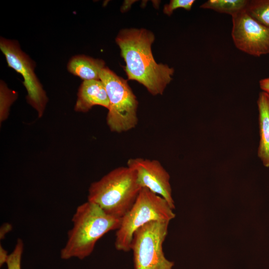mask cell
Returning a JSON list of instances; mask_svg holds the SVG:
<instances>
[{"mask_svg":"<svg viewBox=\"0 0 269 269\" xmlns=\"http://www.w3.org/2000/svg\"><path fill=\"white\" fill-rule=\"evenodd\" d=\"M154 39L152 32L143 28L122 29L116 38L128 79L140 83L153 96L162 95L174 72L155 61L151 48Z\"/></svg>","mask_w":269,"mask_h":269,"instance_id":"cell-1","label":"cell"},{"mask_svg":"<svg viewBox=\"0 0 269 269\" xmlns=\"http://www.w3.org/2000/svg\"><path fill=\"white\" fill-rule=\"evenodd\" d=\"M122 218L110 215L97 205L87 201L78 206L72 218L65 245L60 252L62 259L83 260L93 251L97 241L106 233L118 230Z\"/></svg>","mask_w":269,"mask_h":269,"instance_id":"cell-2","label":"cell"},{"mask_svg":"<svg viewBox=\"0 0 269 269\" xmlns=\"http://www.w3.org/2000/svg\"><path fill=\"white\" fill-rule=\"evenodd\" d=\"M141 189L134 171L128 166H120L91 184L88 201L107 214L122 218L134 203Z\"/></svg>","mask_w":269,"mask_h":269,"instance_id":"cell-3","label":"cell"},{"mask_svg":"<svg viewBox=\"0 0 269 269\" xmlns=\"http://www.w3.org/2000/svg\"><path fill=\"white\" fill-rule=\"evenodd\" d=\"M168 202L161 196L146 188H141L130 210L122 218L116 233L115 246L118 251L128 252L134 233L153 221L170 222L175 217Z\"/></svg>","mask_w":269,"mask_h":269,"instance_id":"cell-4","label":"cell"},{"mask_svg":"<svg viewBox=\"0 0 269 269\" xmlns=\"http://www.w3.org/2000/svg\"><path fill=\"white\" fill-rule=\"evenodd\" d=\"M109 100L107 123L110 130L121 133L134 128L138 123V101L127 81L107 67L100 73Z\"/></svg>","mask_w":269,"mask_h":269,"instance_id":"cell-5","label":"cell"},{"mask_svg":"<svg viewBox=\"0 0 269 269\" xmlns=\"http://www.w3.org/2000/svg\"><path fill=\"white\" fill-rule=\"evenodd\" d=\"M169 223L153 221L135 231L131 245L134 269H172L174 263L165 258L162 249Z\"/></svg>","mask_w":269,"mask_h":269,"instance_id":"cell-6","label":"cell"},{"mask_svg":"<svg viewBox=\"0 0 269 269\" xmlns=\"http://www.w3.org/2000/svg\"><path fill=\"white\" fill-rule=\"evenodd\" d=\"M0 48L9 67L20 73L28 93L30 104L39 114L42 113L47 98L42 85L34 72V62L20 49L18 42L1 38Z\"/></svg>","mask_w":269,"mask_h":269,"instance_id":"cell-7","label":"cell"},{"mask_svg":"<svg viewBox=\"0 0 269 269\" xmlns=\"http://www.w3.org/2000/svg\"><path fill=\"white\" fill-rule=\"evenodd\" d=\"M232 18L231 35L238 49L257 57L269 54V28L252 17L246 10Z\"/></svg>","mask_w":269,"mask_h":269,"instance_id":"cell-8","label":"cell"},{"mask_svg":"<svg viewBox=\"0 0 269 269\" xmlns=\"http://www.w3.org/2000/svg\"><path fill=\"white\" fill-rule=\"evenodd\" d=\"M127 166L134 171L137 182L141 188L161 196L172 209L174 208L170 176L158 160L132 158L128 160Z\"/></svg>","mask_w":269,"mask_h":269,"instance_id":"cell-9","label":"cell"},{"mask_svg":"<svg viewBox=\"0 0 269 269\" xmlns=\"http://www.w3.org/2000/svg\"><path fill=\"white\" fill-rule=\"evenodd\" d=\"M98 105L107 109L109 107V100L104 84L100 80L84 81L79 88L75 110L87 112L93 106Z\"/></svg>","mask_w":269,"mask_h":269,"instance_id":"cell-10","label":"cell"},{"mask_svg":"<svg viewBox=\"0 0 269 269\" xmlns=\"http://www.w3.org/2000/svg\"><path fill=\"white\" fill-rule=\"evenodd\" d=\"M257 104L260 137L258 155L264 165L269 167V94L260 92Z\"/></svg>","mask_w":269,"mask_h":269,"instance_id":"cell-11","label":"cell"},{"mask_svg":"<svg viewBox=\"0 0 269 269\" xmlns=\"http://www.w3.org/2000/svg\"><path fill=\"white\" fill-rule=\"evenodd\" d=\"M105 67V62L84 55L73 57L67 65L68 71L84 81L100 80V73Z\"/></svg>","mask_w":269,"mask_h":269,"instance_id":"cell-12","label":"cell"},{"mask_svg":"<svg viewBox=\"0 0 269 269\" xmlns=\"http://www.w3.org/2000/svg\"><path fill=\"white\" fill-rule=\"evenodd\" d=\"M248 3V0H208L201 5L200 7L233 16L246 10Z\"/></svg>","mask_w":269,"mask_h":269,"instance_id":"cell-13","label":"cell"},{"mask_svg":"<svg viewBox=\"0 0 269 269\" xmlns=\"http://www.w3.org/2000/svg\"><path fill=\"white\" fill-rule=\"evenodd\" d=\"M246 12L258 22L269 28V0H251Z\"/></svg>","mask_w":269,"mask_h":269,"instance_id":"cell-14","label":"cell"},{"mask_svg":"<svg viewBox=\"0 0 269 269\" xmlns=\"http://www.w3.org/2000/svg\"><path fill=\"white\" fill-rule=\"evenodd\" d=\"M23 243L18 239L12 252L9 255L6 264L7 269H21V262L23 251Z\"/></svg>","mask_w":269,"mask_h":269,"instance_id":"cell-15","label":"cell"},{"mask_svg":"<svg viewBox=\"0 0 269 269\" xmlns=\"http://www.w3.org/2000/svg\"><path fill=\"white\" fill-rule=\"evenodd\" d=\"M194 2V0H171L168 4L164 5L163 12L170 15L174 10L178 8L190 10Z\"/></svg>","mask_w":269,"mask_h":269,"instance_id":"cell-16","label":"cell"},{"mask_svg":"<svg viewBox=\"0 0 269 269\" xmlns=\"http://www.w3.org/2000/svg\"><path fill=\"white\" fill-rule=\"evenodd\" d=\"M259 85L263 91L269 94V77L261 79L259 81Z\"/></svg>","mask_w":269,"mask_h":269,"instance_id":"cell-17","label":"cell"},{"mask_svg":"<svg viewBox=\"0 0 269 269\" xmlns=\"http://www.w3.org/2000/svg\"><path fill=\"white\" fill-rule=\"evenodd\" d=\"M9 255L7 254V251L5 250L0 245V266H2L4 264H6Z\"/></svg>","mask_w":269,"mask_h":269,"instance_id":"cell-18","label":"cell"},{"mask_svg":"<svg viewBox=\"0 0 269 269\" xmlns=\"http://www.w3.org/2000/svg\"><path fill=\"white\" fill-rule=\"evenodd\" d=\"M11 226L10 224L6 223L1 227L0 229V239L3 238V237L4 235H5L8 232H9L10 230V228H11Z\"/></svg>","mask_w":269,"mask_h":269,"instance_id":"cell-19","label":"cell"}]
</instances>
